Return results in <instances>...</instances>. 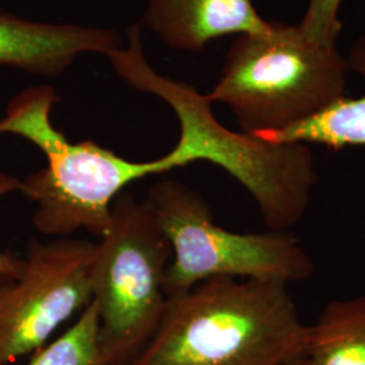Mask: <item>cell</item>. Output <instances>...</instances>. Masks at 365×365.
I'll return each instance as SVG.
<instances>
[{"label": "cell", "instance_id": "6", "mask_svg": "<svg viewBox=\"0 0 365 365\" xmlns=\"http://www.w3.org/2000/svg\"><path fill=\"white\" fill-rule=\"evenodd\" d=\"M163 101L191 125L203 161L220 167L248 190L269 230L287 232L302 221L318 182L310 145L274 144L230 130L214 117L207 95L180 81H170Z\"/></svg>", "mask_w": 365, "mask_h": 365}, {"label": "cell", "instance_id": "8", "mask_svg": "<svg viewBox=\"0 0 365 365\" xmlns=\"http://www.w3.org/2000/svg\"><path fill=\"white\" fill-rule=\"evenodd\" d=\"M119 48L122 38L113 29L38 22L0 9V66L58 78L80 54L108 57Z\"/></svg>", "mask_w": 365, "mask_h": 365}, {"label": "cell", "instance_id": "14", "mask_svg": "<svg viewBox=\"0 0 365 365\" xmlns=\"http://www.w3.org/2000/svg\"><path fill=\"white\" fill-rule=\"evenodd\" d=\"M21 191V180L10 173L0 172V197ZM24 264V257L11 250L0 252V274H16Z\"/></svg>", "mask_w": 365, "mask_h": 365}, {"label": "cell", "instance_id": "15", "mask_svg": "<svg viewBox=\"0 0 365 365\" xmlns=\"http://www.w3.org/2000/svg\"><path fill=\"white\" fill-rule=\"evenodd\" d=\"M283 365H312L309 363V360L306 359V356H300V357H297V359H294V360H291V361H288L286 364Z\"/></svg>", "mask_w": 365, "mask_h": 365}, {"label": "cell", "instance_id": "2", "mask_svg": "<svg viewBox=\"0 0 365 365\" xmlns=\"http://www.w3.org/2000/svg\"><path fill=\"white\" fill-rule=\"evenodd\" d=\"M56 90L41 84L18 93L0 119V134H15L36 145L46 167L21 180V192L36 205L33 223L41 235L69 237L84 230L98 238L111 221V206L133 182L185 167L187 158L175 146L150 161H130L93 141L72 143L54 128Z\"/></svg>", "mask_w": 365, "mask_h": 365}, {"label": "cell", "instance_id": "7", "mask_svg": "<svg viewBox=\"0 0 365 365\" xmlns=\"http://www.w3.org/2000/svg\"><path fill=\"white\" fill-rule=\"evenodd\" d=\"M96 249L69 237L31 241L21 271L0 274V365L37 352L91 303Z\"/></svg>", "mask_w": 365, "mask_h": 365}, {"label": "cell", "instance_id": "4", "mask_svg": "<svg viewBox=\"0 0 365 365\" xmlns=\"http://www.w3.org/2000/svg\"><path fill=\"white\" fill-rule=\"evenodd\" d=\"M98 242L92 302L99 339L110 365H131L156 333L168 306L167 271L172 248L146 200L122 192Z\"/></svg>", "mask_w": 365, "mask_h": 365}, {"label": "cell", "instance_id": "3", "mask_svg": "<svg viewBox=\"0 0 365 365\" xmlns=\"http://www.w3.org/2000/svg\"><path fill=\"white\" fill-rule=\"evenodd\" d=\"M348 69L337 45L317 43L298 25L274 21L262 33L238 36L207 98L227 106L244 133H276L345 96Z\"/></svg>", "mask_w": 365, "mask_h": 365}, {"label": "cell", "instance_id": "9", "mask_svg": "<svg viewBox=\"0 0 365 365\" xmlns=\"http://www.w3.org/2000/svg\"><path fill=\"white\" fill-rule=\"evenodd\" d=\"M168 46L202 52L211 41L269 29L253 0H146L143 22Z\"/></svg>", "mask_w": 365, "mask_h": 365}, {"label": "cell", "instance_id": "10", "mask_svg": "<svg viewBox=\"0 0 365 365\" xmlns=\"http://www.w3.org/2000/svg\"><path fill=\"white\" fill-rule=\"evenodd\" d=\"M348 66L365 76V34L353 43ZM260 140L286 144L324 145L339 150L349 146H365V95L342 96L319 114L286 130L255 135Z\"/></svg>", "mask_w": 365, "mask_h": 365}, {"label": "cell", "instance_id": "5", "mask_svg": "<svg viewBox=\"0 0 365 365\" xmlns=\"http://www.w3.org/2000/svg\"><path fill=\"white\" fill-rule=\"evenodd\" d=\"M170 241L168 298L214 277L300 283L314 274V261L287 232L235 233L218 226L205 197L178 180L153 184L146 196Z\"/></svg>", "mask_w": 365, "mask_h": 365}, {"label": "cell", "instance_id": "1", "mask_svg": "<svg viewBox=\"0 0 365 365\" xmlns=\"http://www.w3.org/2000/svg\"><path fill=\"white\" fill-rule=\"evenodd\" d=\"M307 334L286 283L214 277L168 300L131 365H283Z\"/></svg>", "mask_w": 365, "mask_h": 365}, {"label": "cell", "instance_id": "11", "mask_svg": "<svg viewBox=\"0 0 365 365\" xmlns=\"http://www.w3.org/2000/svg\"><path fill=\"white\" fill-rule=\"evenodd\" d=\"M306 359L312 365H365V297L329 302L309 325Z\"/></svg>", "mask_w": 365, "mask_h": 365}, {"label": "cell", "instance_id": "12", "mask_svg": "<svg viewBox=\"0 0 365 365\" xmlns=\"http://www.w3.org/2000/svg\"><path fill=\"white\" fill-rule=\"evenodd\" d=\"M27 365H110L101 348L98 306L91 302L58 339L33 353Z\"/></svg>", "mask_w": 365, "mask_h": 365}, {"label": "cell", "instance_id": "13", "mask_svg": "<svg viewBox=\"0 0 365 365\" xmlns=\"http://www.w3.org/2000/svg\"><path fill=\"white\" fill-rule=\"evenodd\" d=\"M341 3L342 0H310L298 25L304 37L321 45H337L342 29L339 18Z\"/></svg>", "mask_w": 365, "mask_h": 365}]
</instances>
